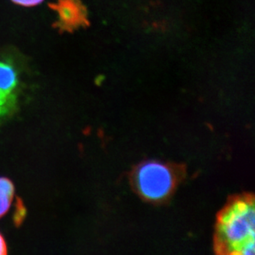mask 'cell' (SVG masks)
Returning a JSON list of instances; mask_svg holds the SVG:
<instances>
[{
  "label": "cell",
  "instance_id": "cell-1",
  "mask_svg": "<svg viewBox=\"0 0 255 255\" xmlns=\"http://www.w3.org/2000/svg\"><path fill=\"white\" fill-rule=\"evenodd\" d=\"M218 235L222 249L228 253L255 255L254 202L248 199H241L230 205L220 218Z\"/></svg>",
  "mask_w": 255,
  "mask_h": 255
},
{
  "label": "cell",
  "instance_id": "cell-2",
  "mask_svg": "<svg viewBox=\"0 0 255 255\" xmlns=\"http://www.w3.org/2000/svg\"><path fill=\"white\" fill-rule=\"evenodd\" d=\"M135 179L140 195L149 201H160L168 197L175 183L172 169L159 161L140 164L135 172Z\"/></svg>",
  "mask_w": 255,
  "mask_h": 255
},
{
  "label": "cell",
  "instance_id": "cell-3",
  "mask_svg": "<svg viewBox=\"0 0 255 255\" xmlns=\"http://www.w3.org/2000/svg\"><path fill=\"white\" fill-rule=\"evenodd\" d=\"M49 7L57 13L53 27L60 31L72 32L89 25L88 12L81 0H56Z\"/></svg>",
  "mask_w": 255,
  "mask_h": 255
},
{
  "label": "cell",
  "instance_id": "cell-4",
  "mask_svg": "<svg viewBox=\"0 0 255 255\" xmlns=\"http://www.w3.org/2000/svg\"><path fill=\"white\" fill-rule=\"evenodd\" d=\"M17 86V75L12 65L0 61V91L6 94H13Z\"/></svg>",
  "mask_w": 255,
  "mask_h": 255
},
{
  "label": "cell",
  "instance_id": "cell-5",
  "mask_svg": "<svg viewBox=\"0 0 255 255\" xmlns=\"http://www.w3.org/2000/svg\"><path fill=\"white\" fill-rule=\"evenodd\" d=\"M14 196V186L6 178H0V218L9 210Z\"/></svg>",
  "mask_w": 255,
  "mask_h": 255
},
{
  "label": "cell",
  "instance_id": "cell-6",
  "mask_svg": "<svg viewBox=\"0 0 255 255\" xmlns=\"http://www.w3.org/2000/svg\"><path fill=\"white\" fill-rule=\"evenodd\" d=\"M14 104L15 96L13 94H3L0 91V116L11 111Z\"/></svg>",
  "mask_w": 255,
  "mask_h": 255
},
{
  "label": "cell",
  "instance_id": "cell-7",
  "mask_svg": "<svg viewBox=\"0 0 255 255\" xmlns=\"http://www.w3.org/2000/svg\"><path fill=\"white\" fill-rule=\"evenodd\" d=\"M44 0H12V2L16 4L24 6V7H32L40 4Z\"/></svg>",
  "mask_w": 255,
  "mask_h": 255
},
{
  "label": "cell",
  "instance_id": "cell-8",
  "mask_svg": "<svg viewBox=\"0 0 255 255\" xmlns=\"http://www.w3.org/2000/svg\"><path fill=\"white\" fill-rule=\"evenodd\" d=\"M7 253V246L5 243L4 239L0 234V255H4Z\"/></svg>",
  "mask_w": 255,
  "mask_h": 255
}]
</instances>
